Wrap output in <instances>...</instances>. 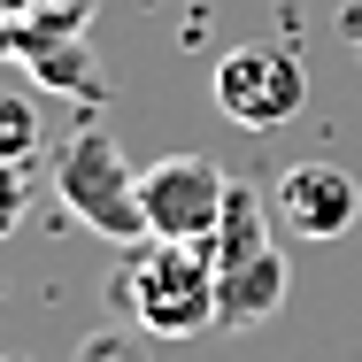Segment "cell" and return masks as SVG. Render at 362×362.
Here are the masks:
<instances>
[{
  "label": "cell",
  "mask_w": 362,
  "mask_h": 362,
  "mask_svg": "<svg viewBox=\"0 0 362 362\" xmlns=\"http://www.w3.org/2000/svg\"><path fill=\"white\" fill-rule=\"evenodd\" d=\"M54 193L77 223H93L100 239L116 247H139L146 239V209H139V170L124 162L116 132H70V146L54 154Z\"/></svg>",
  "instance_id": "3957f363"
},
{
  "label": "cell",
  "mask_w": 362,
  "mask_h": 362,
  "mask_svg": "<svg viewBox=\"0 0 362 362\" xmlns=\"http://www.w3.org/2000/svg\"><path fill=\"white\" fill-rule=\"evenodd\" d=\"M23 209H31V185H23V170H16V162H0V239L23 223Z\"/></svg>",
  "instance_id": "9c48e42d"
},
{
  "label": "cell",
  "mask_w": 362,
  "mask_h": 362,
  "mask_svg": "<svg viewBox=\"0 0 362 362\" xmlns=\"http://www.w3.org/2000/svg\"><path fill=\"white\" fill-rule=\"evenodd\" d=\"M31 77H39V85H54V93H77V100H85V93H100V70H93V47H85V39H54V47H39V54H31Z\"/></svg>",
  "instance_id": "52a82bcc"
},
{
  "label": "cell",
  "mask_w": 362,
  "mask_h": 362,
  "mask_svg": "<svg viewBox=\"0 0 362 362\" xmlns=\"http://www.w3.org/2000/svg\"><path fill=\"white\" fill-rule=\"evenodd\" d=\"M0 362H31V355H0Z\"/></svg>",
  "instance_id": "8fae6325"
},
{
  "label": "cell",
  "mask_w": 362,
  "mask_h": 362,
  "mask_svg": "<svg viewBox=\"0 0 362 362\" xmlns=\"http://www.w3.org/2000/svg\"><path fill=\"white\" fill-rule=\"evenodd\" d=\"M231 201V177H223L209 154H162L139 170V209H146V239H177V247H209Z\"/></svg>",
  "instance_id": "277c9868"
},
{
  "label": "cell",
  "mask_w": 362,
  "mask_h": 362,
  "mask_svg": "<svg viewBox=\"0 0 362 362\" xmlns=\"http://www.w3.org/2000/svg\"><path fill=\"white\" fill-rule=\"evenodd\" d=\"M85 362H132V355H124L116 339H93V347H85Z\"/></svg>",
  "instance_id": "30bf717a"
},
{
  "label": "cell",
  "mask_w": 362,
  "mask_h": 362,
  "mask_svg": "<svg viewBox=\"0 0 362 362\" xmlns=\"http://www.w3.org/2000/svg\"><path fill=\"white\" fill-rule=\"evenodd\" d=\"M124 308L154 339H193L216 324V262L209 247H177V239H139V255L124 262Z\"/></svg>",
  "instance_id": "7a4b0ae2"
},
{
  "label": "cell",
  "mask_w": 362,
  "mask_h": 362,
  "mask_svg": "<svg viewBox=\"0 0 362 362\" xmlns=\"http://www.w3.org/2000/svg\"><path fill=\"white\" fill-rule=\"evenodd\" d=\"M270 216L286 223L293 239H339L362 216V185L339 162H293V170H278V185H270Z\"/></svg>",
  "instance_id": "8992f818"
},
{
  "label": "cell",
  "mask_w": 362,
  "mask_h": 362,
  "mask_svg": "<svg viewBox=\"0 0 362 362\" xmlns=\"http://www.w3.org/2000/svg\"><path fill=\"white\" fill-rule=\"evenodd\" d=\"M209 262H216V324L223 332H255L286 308V255L270 239V201L255 185L231 177V201L223 223L209 239Z\"/></svg>",
  "instance_id": "6da1fadb"
},
{
  "label": "cell",
  "mask_w": 362,
  "mask_h": 362,
  "mask_svg": "<svg viewBox=\"0 0 362 362\" xmlns=\"http://www.w3.org/2000/svg\"><path fill=\"white\" fill-rule=\"evenodd\" d=\"M39 139H47V132H39V100L0 85V162H16V170H23V162L39 154Z\"/></svg>",
  "instance_id": "ba28073f"
},
{
  "label": "cell",
  "mask_w": 362,
  "mask_h": 362,
  "mask_svg": "<svg viewBox=\"0 0 362 362\" xmlns=\"http://www.w3.org/2000/svg\"><path fill=\"white\" fill-rule=\"evenodd\" d=\"M308 100V70L293 47H231L216 62V108L247 132H278Z\"/></svg>",
  "instance_id": "5b68a950"
}]
</instances>
